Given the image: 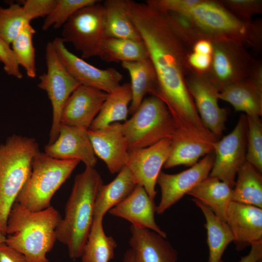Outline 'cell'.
Segmentation results:
<instances>
[{
  "mask_svg": "<svg viewBox=\"0 0 262 262\" xmlns=\"http://www.w3.org/2000/svg\"><path fill=\"white\" fill-rule=\"evenodd\" d=\"M131 98V84L128 83L120 85L108 93L106 99L89 130H98L114 122L126 121Z\"/></svg>",
  "mask_w": 262,
  "mask_h": 262,
  "instance_id": "26",
  "label": "cell"
},
{
  "mask_svg": "<svg viewBox=\"0 0 262 262\" xmlns=\"http://www.w3.org/2000/svg\"><path fill=\"white\" fill-rule=\"evenodd\" d=\"M232 188L218 178L208 176L187 194L208 207L218 218L226 222Z\"/></svg>",
  "mask_w": 262,
  "mask_h": 262,
  "instance_id": "25",
  "label": "cell"
},
{
  "mask_svg": "<svg viewBox=\"0 0 262 262\" xmlns=\"http://www.w3.org/2000/svg\"><path fill=\"white\" fill-rule=\"evenodd\" d=\"M192 200L201 211L206 220L208 262H220L228 246L233 241L231 231L227 223L218 218L208 207L195 198Z\"/></svg>",
  "mask_w": 262,
  "mask_h": 262,
  "instance_id": "27",
  "label": "cell"
},
{
  "mask_svg": "<svg viewBox=\"0 0 262 262\" xmlns=\"http://www.w3.org/2000/svg\"><path fill=\"white\" fill-rule=\"evenodd\" d=\"M103 219H93L81 257L82 262H110L114 258L117 243L112 236L106 234Z\"/></svg>",
  "mask_w": 262,
  "mask_h": 262,
  "instance_id": "29",
  "label": "cell"
},
{
  "mask_svg": "<svg viewBox=\"0 0 262 262\" xmlns=\"http://www.w3.org/2000/svg\"><path fill=\"white\" fill-rule=\"evenodd\" d=\"M137 185L131 172L125 165L111 182L99 188L95 202L94 218H103L111 209L126 199Z\"/></svg>",
  "mask_w": 262,
  "mask_h": 262,
  "instance_id": "22",
  "label": "cell"
},
{
  "mask_svg": "<svg viewBox=\"0 0 262 262\" xmlns=\"http://www.w3.org/2000/svg\"><path fill=\"white\" fill-rule=\"evenodd\" d=\"M98 56L104 61L116 63L149 58L143 41L110 37H105L102 40Z\"/></svg>",
  "mask_w": 262,
  "mask_h": 262,
  "instance_id": "31",
  "label": "cell"
},
{
  "mask_svg": "<svg viewBox=\"0 0 262 262\" xmlns=\"http://www.w3.org/2000/svg\"><path fill=\"white\" fill-rule=\"evenodd\" d=\"M122 262H134L132 252L130 248L124 254Z\"/></svg>",
  "mask_w": 262,
  "mask_h": 262,
  "instance_id": "46",
  "label": "cell"
},
{
  "mask_svg": "<svg viewBox=\"0 0 262 262\" xmlns=\"http://www.w3.org/2000/svg\"><path fill=\"white\" fill-rule=\"evenodd\" d=\"M96 156L106 164L111 174L118 173L125 165L129 149L122 130L116 122L96 130L87 131Z\"/></svg>",
  "mask_w": 262,
  "mask_h": 262,
  "instance_id": "18",
  "label": "cell"
},
{
  "mask_svg": "<svg viewBox=\"0 0 262 262\" xmlns=\"http://www.w3.org/2000/svg\"><path fill=\"white\" fill-rule=\"evenodd\" d=\"M246 115L247 150L246 161L262 172V123L259 116Z\"/></svg>",
  "mask_w": 262,
  "mask_h": 262,
  "instance_id": "36",
  "label": "cell"
},
{
  "mask_svg": "<svg viewBox=\"0 0 262 262\" xmlns=\"http://www.w3.org/2000/svg\"><path fill=\"white\" fill-rule=\"evenodd\" d=\"M103 184L94 167H85L76 176L65 209V215L56 230V240L66 245L69 257H81L94 219L98 191Z\"/></svg>",
  "mask_w": 262,
  "mask_h": 262,
  "instance_id": "3",
  "label": "cell"
},
{
  "mask_svg": "<svg viewBox=\"0 0 262 262\" xmlns=\"http://www.w3.org/2000/svg\"><path fill=\"white\" fill-rule=\"evenodd\" d=\"M130 231L129 245L134 262H177L178 252L166 238L131 225Z\"/></svg>",
  "mask_w": 262,
  "mask_h": 262,
  "instance_id": "20",
  "label": "cell"
},
{
  "mask_svg": "<svg viewBox=\"0 0 262 262\" xmlns=\"http://www.w3.org/2000/svg\"><path fill=\"white\" fill-rule=\"evenodd\" d=\"M191 51L212 55L213 51V42L207 39H201L193 45Z\"/></svg>",
  "mask_w": 262,
  "mask_h": 262,
  "instance_id": "45",
  "label": "cell"
},
{
  "mask_svg": "<svg viewBox=\"0 0 262 262\" xmlns=\"http://www.w3.org/2000/svg\"><path fill=\"white\" fill-rule=\"evenodd\" d=\"M100 1L98 0H57L53 9L45 17L42 29L46 31L51 27L59 28L79 9Z\"/></svg>",
  "mask_w": 262,
  "mask_h": 262,
  "instance_id": "35",
  "label": "cell"
},
{
  "mask_svg": "<svg viewBox=\"0 0 262 262\" xmlns=\"http://www.w3.org/2000/svg\"><path fill=\"white\" fill-rule=\"evenodd\" d=\"M214 159L209 175L233 187L238 171L246 161L247 120L240 115L232 131L214 144Z\"/></svg>",
  "mask_w": 262,
  "mask_h": 262,
  "instance_id": "11",
  "label": "cell"
},
{
  "mask_svg": "<svg viewBox=\"0 0 262 262\" xmlns=\"http://www.w3.org/2000/svg\"><path fill=\"white\" fill-rule=\"evenodd\" d=\"M0 62L3 65L5 72L9 76L20 79L23 74L10 44L0 38Z\"/></svg>",
  "mask_w": 262,
  "mask_h": 262,
  "instance_id": "40",
  "label": "cell"
},
{
  "mask_svg": "<svg viewBox=\"0 0 262 262\" xmlns=\"http://www.w3.org/2000/svg\"><path fill=\"white\" fill-rule=\"evenodd\" d=\"M212 55L190 51L187 55L188 64L193 71L204 74L210 67Z\"/></svg>",
  "mask_w": 262,
  "mask_h": 262,
  "instance_id": "42",
  "label": "cell"
},
{
  "mask_svg": "<svg viewBox=\"0 0 262 262\" xmlns=\"http://www.w3.org/2000/svg\"><path fill=\"white\" fill-rule=\"evenodd\" d=\"M62 218L52 206L33 212L15 201L7 219L5 243L29 262H49L47 254L56 240V230Z\"/></svg>",
  "mask_w": 262,
  "mask_h": 262,
  "instance_id": "2",
  "label": "cell"
},
{
  "mask_svg": "<svg viewBox=\"0 0 262 262\" xmlns=\"http://www.w3.org/2000/svg\"><path fill=\"white\" fill-rule=\"evenodd\" d=\"M171 139L165 138L148 147L129 151L125 165L137 185L144 188L154 200L157 180L170 154Z\"/></svg>",
  "mask_w": 262,
  "mask_h": 262,
  "instance_id": "13",
  "label": "cell"
},
{
  "mask_svg": "<svg viewBox=\"0 0 262 262\" xmlns=\"http://www.w3.org/2000/svg\"><path fill=\"white\" fill-rule=\"evenodd\" d=\"M122 66L130 76L132 93L129 113L132 115L140 106L146 94L156 96L157 91L156 74L149 58L136 61L124 62Z\"/></svg>",
  "mask_w": 262,
  "mask_h": 262,
  "instance_id": "23",
  "label": "cell"
},
{
  "mask_svg": "<svg viewBox=\"0 0 262 262\" xmlns=\"http://www.w3.org/2000/svg\"><path fill=\"white\" fill-rule=\"evenodd\" d=\"M80 162L59 160L40 151L34 157L29 177L16 201L33 212L49 207L56 192Z\"/></svg>",
  "mask_w": 262,
  "mask_h": 262,
  "instance_id": "6",
  "label": "cell"
},
{
  "mask_svg": "<svg viewBox=\"0 0 262 262\" xmlns=\"http://www.w3.org/2000/svg\"><path fill=\"white\" fill-rule=\"evenodd\" d=\"M57 0H26L22 6L29 19L46 17L54 8Z\"/></svg>",
  "mask_w": 262,
  "mask_h": 262,
  "instance_id": "41",
  "label": "cell"
},
{
  "mask_svg": "<svg viewBox=\"0 0 262 262\" xmlns=\"http://www.w3.org/2000/svg\"><path fill=\"white\" fill-rule=\"evenodd\" d=\"M129 151L148 147L176 132L174 120L165 103L151 95L145 98L132 116L121 123Z\"/></svg>",
  "mask_w": 262,
  "mask_h": 262,
  "instance_id": "7",
  "label": "cell"
},
{
  "mask_svg": "<svg viewBox=\"0 0 262 262\" xmlns=\"http://www.w3.org/2000/svg\"><path fill=\"white\" fill-rule=\"evenodd\" d=\"M171 139V150L164 165L165 168L180 165L191 167L196 164L200 157L214 150V143L187 139L176 134H174Z\"/></svg>",
  "mask_w": 262,
  "mask_h": 262,
  "instance_id": "32",
  "label": "cell"
},
{
  "mask_svg": "<svg viewBox=\"0 0 262 262\" xmlns=\"http://www.w3.org/2000/svg\"><path fill=\"white\" fill-rule=\"evenodd\" d=\"M183 14L193 21L204 39L212 42H231L256 50L261 49V21L242 19L219 0H200Z\"/></svg>",
  "mask_w": 262,
  "mask_h": 262,
  "instance_id": "4",
  "label": "cell"
},
{
  "mask_svg": "<svg viewBox=\"0 0 262 262\" xmlns=\"http://www.w3.org/2000/svg\"><path fill=\"white\" fill-rule=\"evenodd\" d=\"M88 130L61 124L57 139L45 146L44 153L57 159L78 160L83 163L85 167H94L97 158Z\"/></svg>",
  "mask_w": 262,
  "mask_h": 262,
  "instance_id": "16",
  "label": "cell"
},
{
  "mask_svg": "<svg viewBox=\"0 0 262 262\" xmlns=\"http://www.w3.org/2000/svg\"><path fill=\"white\" fill-rule=\"evenodd\" d=\"M47 71L39 77V88L47 93L51 102L52 119L48 144L57 139L63 108L73 92L80 85L60 59L52 42L45 48Z\"/></svg>",
  "mask_w": 262,
  "mask_h": 262,
  "instance_id": "9",
  "label": "cell"
},
{
  "mask_svg": "<svg viewBox=\"0 0 262 262\" xmlns=\"http://www.w3.org/2000/svg\"><path fill=\"white\" fill-rule=\"evenodd\" d=\"M226 222L238 250L262 240V208L231 201L227 210Z\"/></svg>",
  "mask_w": 262,
  "mask_h": 262,
  "instance_id": "19",
  "label": "cell"
},
{
  "mask_svg": "<svg viewBox=\"0 0 262 262\" xmlns=\"http://www.w3.org/2000/svg\"><path fill=\"white\" fill-rule=\"evenodd\" d=\"M0 262H29L26 257L5 243L0 244Z\"/></svg>",
  "mask_w": 262,
  "mask_h": 262,
  "instance_id": "43",
  "label": "cell"
},
{
  "mask_svg": "<svg viewBox=\"0 0 262 262\" xmlns=\"http://www.w3.org/2000/svg\"><path fill=\"white\" fill-rule=\"evenodd\" d=\"M103 5L105 14V37L142 41L127 13L125 0H106Z\"/></svg>",
  "mask_w": 262,
  "mask_h": 262,
  "instance_id": "30",
  "label": "cell"
},
{
  "mask_svg": "<svg viewBox=\"0 0 262 262\" xmlns=\"http://www.w3.org/2000/svg\"><path fill=\"white\" fill-rule=\"evenodd\" d=\"M214 159L213 151L195 165L180 173L170 174L161 171L157 180V184L161 189V197L156 207V213L163 214L206 179L210 173Z\"/></svg>",
  "mask_w": 262,
  "mask_h": 262,
  "instance_id": "12",
  "label": "cell"
},
{
  "mask_svg": "<svg viewBox=\"0 0 262 262\" xmlns=\"http://www.w3.org/2000/svg\"><path fill=\"white\" fill-rule=\"evenodd\" d=\"M186 83L199 117L204 126L219 140L225 129L227 111L218 102L219 92L203 74L194 71Z\"/></svg>",
  "mask_w": 262,
  "mask_h": 262,
  "instance_id": "14",
  "label": "cell"
},
{
  "mask_svg": "<svg viewBox=\"0 0 262 262\" xmlns=\"http://www.w3.org/2000/svg\"><path fill=\"white\" fill-rule=\"evenodd\" d=\"M35 32L30 23H26L11 43L19 66L24 69L27 76L31 78L36 75L35 49L33 41Z\"/></svg>",
  "mask_w": 262,
  "mask_h": 262,
  "instance_id": "33",
  "label": "cell"
},
{
  "mask_svg": "<svg viewBox=\"0 0 262 262\" xmlns=\"http://www.w3.org/2000/svg\"><path fill=\"white\" fill-rule=\"evenodd\" d=\"M257 262H262V259L260 260L259 261H258Z\"/></svg>",
  "mask_w": 262,
  "mask_h": 262,
  "instance_id": "48",
  "label": "cell"
},
{
  "mask_svg": "<svg viewBox=\"0 0 262 262\" xmlns=\"http://www.w3.org/2000/svg\"><path fill=\"white\" fill-rule=\"evenodd\" d=\"M228 10L238 17L251 20L255 15L262 12V1L260 0H219Z\"/></svg>",
  "mask_w": 262,
  "mask_h": 262,
  "instance_id": "38",
  "label": "cell"
},
{
  "mask_svg": "<svg viewBox=\"0 0 262 262\" xmlns=\"http://www.w3.org/2000/svg\"><path fill=\"white\" fill-rule=\"evenodd\" d=\"M105 29V9L98 2L76 12L63 26L61 38L88 59L98 56Z\"/></svg>",
  "mask_w": 262,
  "mask_h": 262,
  "instance_id": "8",
  "label": "cell"
},
{
  "mask_svg": "<svg viewBox=\"0 0 262 262\" xmlns=\"http://www.w3.org/2000/svg\"><path fill=\"white\" fill-rule=\"evenodd\" d=\"M52 42L62 62L80 84L107 93L120 85L123 75L115 68L101 69L88 63L70 52L61 37H56Z\"/></svg>",
  "mask_w": 262,
  "mask_h": 262,
  "instance_id": "15",
  "label": "cell"
},
{
  "mask_svg": "<svg viewBox=\"0 0 262 262\" xmlns=\"http://www.w3.org/2000/svg\"><path fill=\"white\" fill-rule=\"evenodd\" d=\"M6 235L2 232L0 228V244L5 243L6 241Z\"/></svg>",
  "mask_w": 262,
  "mask_h": 262,
  "instance_id": "47",
  "label": "cell"
},
{
  "mask_svg": "<svg viewBox=\"0 0 262 262\" xmlns=\"http://www.w3.org/2000/svg\"><path fill=\"white\" fill-rule=\"evenodd\" d=\"M39 151L35 139L16 134L0 145V228L5 235L9 213Z\"/></svg>",
  "mask_w": 262,
  "mask_h": 262,
  "instance_id": "5",
  "label": "cell"
},
{
  "mask_svg": "<svg viewBox=\"0 0 262 262\" xmlns=\"http://www.w3.org/2000/svg\"><path fill=\"white\" fill-rule=\"evenodd\" d=\"M9 6H0V38L11 44L23 26L31 20L22 5L9 2Z\"/></svg>",
  "mask_w": 262,
  "mask_h": 262,
  "instance_id": "34",
  "label": "cell"
},
{
  "mask_svg": "<svg viewBox=\"0 0 262 262\" xmlns=\"http://www.w3.org/2000/svg\"><path fill=\"white\" fill-rule=\"evenodd\" d=\"M107 95L99 89L80 84L63 108L61 124L89 130Z\"/></svg>",
  "mask_w": 262,
  "mask_h": 262,
  "instance_id": "17",
  "label": "cell"
},
{
  "mask_svg": "<svg viewBox=\"0 0 262 262\" xmlns=\"http://www.w3.org/2000/svg\"><path fill=\"white\" fill-rule=\"evenodd\" d=\"M213 44L211 65L203 75L219 92L249 77L256 60L245 46L224 41Z\"/></svg>",
  "mask_w": 262,
  "mask_h": 262,
  "instance_id": "10",
  "label": "cell"
},
{
  "mask_svg": "<svg viewBox=\"0 0 262 262\" xmlns=\"http://www.w3.org/2000/svg\"><path fill=\"white\" fill-rule=\"evenodd\" d=\"M164 14L172 31L189 52L196 41L204 39L199 30L186 15L172 12Z\"/></svg>",
  "mask_w": 262,
  "mask_h": 262,
  "instance_id": "37",
  "label": "cell"
},
{
  "mask_svg": "<svg viewBox=\"0 0 262 262\" xmlns=\"http://www.w3.org/2000/svg\"><path fill=\"white\" fill-rule=\"evenodd\" d=\"M156 207L154 200L149 197L144 188L137 185L126 199L108 212L112 215L128 221L131 225L148 229L166 238V233L155 221Z\"/></svg>",
  "mask_w": 262,
  "mask_h": 262,
  "instance_id": "21",
  "label": "cell"
},
{
  "mask_svg": "<svg viewBox=\"0 0 262 262\" xmlns=\"http://www.w3.org/2000/svg\"><path fill=\"white\" fill-rule=\"evenodd\" d=\"M218 98L246 115H262V86L249 78L227 87L218 93Z\"/></svg>",
  "mask_w": 262,
  "mask_h": 262,
  "instance_id": "24",
  "label": "cell"
},
{
  "mask_svg": "<svg viewBox=\"0 0 262 262\" xmlns=\"http://www.w3.org/2000/svg\"><path fill=\"white\" fill-rule=\"evenodd\" d=\"M231 201L262 209V176L246 161L237 172Z\"/></svg>",
  "mask_w": 262,
  "mask_h": 262,
  "instance_id": "28",
  "label": "cell"
},
{
  "mask_svg": "<svg viewBox=\"0 0 262 262\" xmlns=\"http://www.w3.org/2000/svg\"><path fill=\"white\" fill-rule=\"evenodd\" d=\"M125 2L155 71V96L166 105L179 132L187 136L198 133L204 126L186 83L193 72L187 62L189 51L173 33L164 13L146 2Z\"/></svg>",
  "mask_w": 262,
  "mask_h": 262,
  "instance_id": "1",
  "label": "cell"
},
{
  "mask_svg": "<svg viewBox=\"0 0 262 262\" xmlns=\"http://www.w3.org/2000/svg\"><path fill=\"white\" fill-rule=\"evenodd\" d=\"M250 252L238 262H257L262 259V240L251 244ZM220 262H224L221 261Z\"/></svg>",
  "mask_w": 262,
  "mask_h": 262,
  "instance_id": "44",
  "label": "cell"
},
{
  "mask_svg": "<svg viewBox=\"0 0 262 262\" xmlns=\"http://www.w3.org/2000/svg\"><path fill=\"white\" fill-rule=\"evenodd\" d=\"M199 1L200 0H148L146 3L161 13L183 14Z\"/></svg>",
  "mask_w": 262,
  "mask_h": 262,
  "instance_id": "39",
  "label": "cell"
}]
</instances>
